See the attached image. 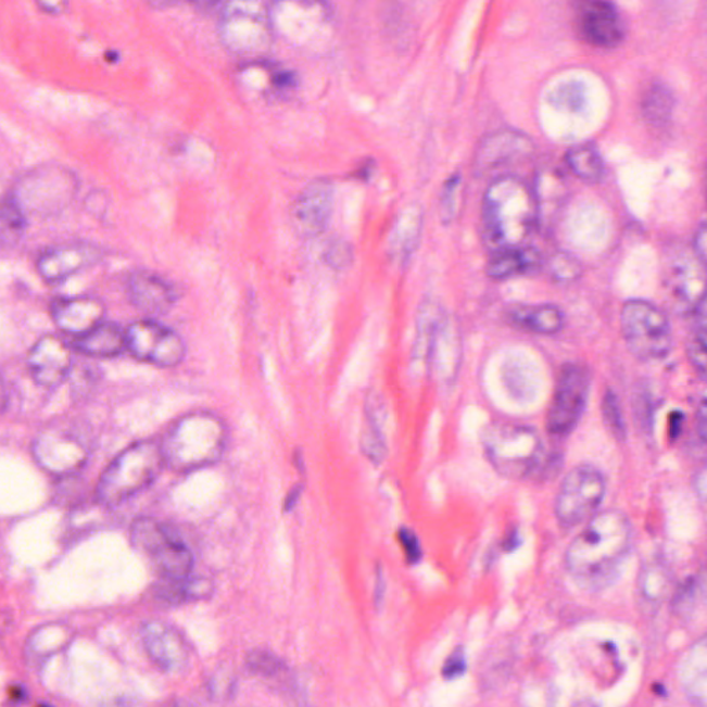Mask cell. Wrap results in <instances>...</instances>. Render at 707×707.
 <instances>
[{"instance_id": "cell-1", "label": "cell", "mask_w": 707, "mask_h": 707, "mask_svg": "<svg viewBox=\"0 0 707 707\" xmlns=\"http://www.w3.org/2000/svg\"><path fill=\"white\" fill-rule=\"evenodd\" d=\"M633 527L619 510H605L590 518L566 552L567 571L586 588L607 584L617 575L632 548Z\"/></svg>"}, {"instance_id": "cell-2", "label": "cell", "mask_w": 707, "mask_h": 707, "mask_svg": "<svg viewBox=\"0 0 707 707\" xmlns=\"http://www.w3.org/2000/svg\"><path fill=\"white\" fill-rule=\"evenodd\" d=\"M539 223L535 191L517 176H501L487 188L482 224L493 253L526 245Z\"/></svg>"}, {"instance_id": "cell-3", "label": "cell", "mask_w": 707, "mask_h": 707, "mask_svg": "<svg viewBox=\"0 0 707 707\" xmlns=\"http://www.w3.org/2000/svg\"><path fill=\"white\" fill-rule=\"evenodd\" d=\"M227 426L211 412H191L179 417L161 442L165 467L192 472L216 465L226 452Z\"/></svg>"}, {"instance_id": "cell-4", "label": "cell", "mask_w": 707, "mask_h": 707, "mask_svg": "<svg viewBox=\"0 0 707 707\" xmlns=\"http://www.w3.org/2000/svg\"><path fill=\"white\" fill-rule=\"evenodd\" d=\"M460 354V334L454 319L439 303L426 300L417 314L412 365L434 375L440 383L450 384L459 373Z\"/></svg>"}, {"instance_id": "cell-5", "label": "cell", "mask_w": 707, "mask_h": 707, "mask_svg": "<svg viewBox=\"0 0 707 707\" xmlns=\"http://www.w3.org/2000/svg\"><path fill=\"white\" fill-rule=\"evenodd\" d=\"M164 469L161 444L152 440L136 442L110 463L100 477L96 495L101 505H122L154 484Z\"/></svg>"}, {"instance_id": "cell-6", "label": "cell", "mask_w": 707, "mask_h": 707, "mask_svg": "<svg viewBox=\"0 0 707 707\" xmlns=\"http://www.w3.org/2000/svg\"><path fill=\"white\" fill-rule=\"evenodd\" d=\"M78 190V177L68 167L43 165L20 177L7 200L25 223L46 220L70 206Z\"/></svg>"}, {"instance_id": "cell-7", "label": "cell", "mask_w": 707, "mask_h": 707, "mask_svg": "<svg viewBox=\"0 0 707 707\" xmlns=\"http://www.w3.org/2000/svg\"><path fill=\"white\" fill-rule=\"evenodd\" d=\"M481 442L492 469L506 480H523L541 466L544 446L535 427L491 425L482 432Z\"/></svg>"}, {"instance_id": "cell-8", "label": "cell", "mask_w": 707, "mask_h": 707, "mask_svg": "<svg viewBox=\"0 0 707 707\" xmlns=\"http://www.w3.org/2000/svg\"><path fill=\"white\" fill-rule=\"evenodd\" d=\"M218 37L231 53L242 58H263L273 48L272 4L241 0L224 4L218 20Z\"/></svg>"}, {"instance_id": "cell-9", "label": "cell", "mask_w": 707, "mask_h": 707, "mask_svg": "<svg viewBox=\"0 0 707 707\" xmlns=\"http://www.w3.org/2000/svg\"><path fill=\"white\" fill-rule=\"evenodd\" d=\"M620 330L630 353L643 363L662 361L673 349V329L668 315L647 300L633 299L623 304Z\"/></svg>"}, {"instance_id": "cell-10", "label": "cell", "mask_w": 707, "mask_h": 707, "mask_svg": "<svg viewBox=\"0 0 707 707\" xmlns=\"http://www.w3.org/2000/svg\"><path fill=\"white\" fill-rule=\"evenodd\" d=\"M607 493V478L596 466L579 465L567 472L554 501V516L563 529H573L596 516Z\"/></svg>"}, {"instance_id": "cell-11", "label": "cell", "mask_w": 707, "mask_h": 707, "mask_svg": "<svg viewBox=\"0 0 707 707\" xmlns=\"http://www.w3.org/2000/svg\"><path fill=\"white\" fill-rule=\"evenodd\" d=\"M35 460L50 475L65 477L83 469L90 455L88 432L73 421H55L35 437Z\"/></svg>"}, {"instance_id": "cell-12", "label": "cell", "mask_w": 707, "mask_h": 707, "mask_svg": "<svg viewBox=\"0 0 707 707\" xmlns=\"http://www.w3.org/2000/svg\"><path fill=\"white\" fill-rule=\"evenodd\" d=\"M272 17L276 34L296 48L317 49L333 35V10L327 3H273Z\"/></svg>"}, {"instance_id": "cell-13", "label": "cell", "mask_w": 707, "mask_h": 707, "mask_svg": "<svg viewBox=\"0 0 707 707\" xmlns=\"http://www.w3.org/2000/svg\"><path fill=\"white\" fill-rule=\"evenodd\" d=\"M592 373L582 363H568L559 370L546 429L554 439H567L577 429L586 411Z\"/></svg>"}, {"instance_id": "cell-14", "label": "cell", "mask_w": 707, "mask_h": 707, "mask_svg": "<svg viewBox=\"0 0 707 707\" xmlns=\"http://www.w3.org/2000/svg\"><path fill=\"white\" fill-rule=\"evenodd\" d=\"M127 351L142 363L175 368L186 358L187 345L176 330L154 319H140L126 329Z\"/></svg>"}, {"instance_id": "cell-15", "label": "cell", "mask_w": 707, "mask_h": 707, "mask_svg": "<svg viewBox=\"0 0 707 707\" xmlns=\"http://www.w3.org/2000/svg\"><path fill=\"white\" fill-rule=\"evenodd\" d=\"M664 291L676 313L693 315L706 302L704 263L694 253L676 254L665 268Z\"/></svg>"}, {"instance_id": "cell-16", "label": "cell", "mask_w": 707, "mask_h": 707, "mask_svg": "<svg viewBox=\"0 0 707 707\" xmlns=\"http://www.w3.org/2000/svg\"><path fill=\"white\" fill-rule=\"evenodd\" d=\"M334 187L329 179H317L303 188L292 206L294 230L314 238L327 230L333 212Z\"/></svg>"}, {"instance_id": "cell-17", "label": "cell", "mask_w": 707, "mask_h": 707, "mask_svg": "<svg viewBox=\"0 0 707 707\" xmlns=\"http://www.w3.org/2000/svg\"><path fill=\"white\" fill-rule=\"evenodd\" d=\"M103 251L94 243L70 242L46 249L37 258V272L48 282L64 281L83 269L94 266Z\"/></svg>"}, {"instance_id": "cell-18", "label": "cell", "mask_w": 707, "mask_h": 707, "mask_svg": "<svg viewBox=\"0 0 707 707\" xmlns=\"http://www.w3.org/2000/svg\"><path fill=\"white\" fill-rule=\"evenodd\" d=\"M141 640L152 662L166 673H180L190 660V649L185 637L161 620H150L142 624Z\"/></svg>"}, {"instance_id": "cell-19", "label": "cell", "mask_w": 707, "mask_h": 707, "mask_svg": "<svg viewBox=\"0 0 707 707\" xmlns=\"http://www.w3.org/2000/svg\"><path fill=\"white\" fill-rule=\"evenodd\" d=\"M30 375L43 388H58L73 368V351L54 334L40 338L28 354Z\"/></svg>"}, {"instance_id": "cell-20", "label": "cell", "mask_w": 707, "mask_h": 707, "mask_svg": "<svg viewBox=\"0 0 707 707\" xmlns=\"http://www.w3.org/2000/svg\"><path fill=\"white\" fill-rule=\"evenodd\" d=\"M535 146L521 131L505 129L485 137L476 152V171L480 175L501 169L532 156Z\"/></svg>"}, {"instance_id": "cell-21", "label": "cell", "mask_w": 707, "mask_h": 707, "mask_svg": "<svg viewBox=\"0 0 707 707\" xmlns=\"http://www.w3.org/2000/svg\"><path fill=\"white\" fill-rule=\"evenodd\" d=\"M127 293L135 307L149 315L169 313L180 299L175 283L147 269L131 274L127 281Z\"/></svg>"}, {"instance_id": "cell-22", "label": "cell", "mask_w": 707, "mask_h": 707, "mask_svg": "<svg viewBox=\"0 0 707 707\" xmlns=\"http://www.w3.org/2000/svg\"><path fill=\"white\" fill-rule=\"evenodd\" d=\"M105 304L93 296L59 298L52 304V317L63 332L80 338L104 323Z\"/></svg>"}, {"instance_id": "cell-23", "label": "cell", "mask_w": 707, "mask_h": 707, "mask_svg": "<svg viewBox=\"0 0 707 707\" xmlns=\"http://www.w3.org/2000/svg\"><path fill=\"white\" fill-rule=\"evenodd\" d=\"M584 38L598 48H617L624 38V24L617 7L609 2H589L581 13Z\"/></svg>"}, {"instance_id": "cell-24", "label": "cell", "mask_w": 707, "mask_h": 707, "mask_svg": "<svg viewBox=\"0 0 707 707\" xmlns=\"http://www.w3.org/2000/svg\"><path fill=\"white\" fill-rule=\"evenodd\" d=\"M507 318L514 327L544 336L561 332L566 325V315L554 304L516 305L508 310Z\"/></svg>"}, {"instance_id": "cell-25", "label": "cell", "mask_w": 707, "mask_h": 707, "mask_svg": "<svg viewBox=\"0 0 707 707\" xmlns=\"http://www.w3.org/2000/svg\"><path fill=\"white\" fill-rule=\"evenodd\" d=\"M149 557L166 581H180L191 577L194 568V554L175 531Z\"/></svg>"}, {"instance_id": "cell-26", "label": "cell", "mask_w": 707, "mask_h": 707, "mask_svg": "<svg viewBox=\"0 0 707 707\" xmlns=\"http://www.w3.org/2000/svg\"><path fill=\"white\" fill-rule=\"evenodd\" d=\"M542 267V253L533 247H518L496 252L487 266L488 277L507 279L528 276Z\"/></svg>"}, {"instance_id": "cell-27", "label": "cell", "mask_w": 707, "mask_h": 707, "mask_svg": "<svg viewBox=\"0 0 707 707\" xmlns=\"http://www.w3.org/2000/svg\"><path fill=\"white\" fill-rule=\"evenodd\" d=\"M76 349L85 355L94 358L118 357L127 350L126 330L118 324L101 323L90 332L76 338Z\"/></svg>"}, {"instance_id": "cell-28", "label": "cell", "mask_w": 707, "mask_h": 707, "mask_svg": "<svg viewBox=\"0 0 707 707\" xmlns=\"http://www.w3.org/2000/svg\"><path fill=\"white\" fill-rule=\"evenodd\" d=\"M421 224H424V215H421L420 207L409 206L401 212L394 224L393 231H391L389 242L390 256L394 261L401 264L409 261L417 242H419Z\"/></svg>"}, {"instance_id": "cell-29", "label": "cell", "mask_w": 707, "mask_h": 707, "mask_svg": "<svg viewBox=\"0 0 707 707\" xmlns=\"http://www.w3.org/2000/svg\"><path fill=\"white\" fill-rule=\"evenodd\" d=\"M706 641L700 640L689 651L680 670L681 683H683L686 694L699 707L706 706Z\"/></svg>"}, {"instance_id": "cell-30", "label": "cell", "mask_w": 707, "mask_h": 707, "mask_svg": "<svg viewBox=\"0 0 707 707\" xmlns=\"http://www.w3.org/2000/svg\"><path fill=\"white\" fill-rule=\"evenodd\" d=\"M361 451L370 462L381 463L388 454L383 434V416L381 406H376L374 395L366 403V424L359 439Z\"/></svg>"}, {"instance_id": "cell-31", "label": "cell", "mask_w": 707, "mask_h": 707, "mask_svg": "<svg viewBox=\"0 0 707 707\" xmlns=\"http://www.w3.org/2000/svg\"><path fill=\"white\" fill-rule=\"evenodd\" d=\"M671 588V573L664 559L651 558L640 571L639 592L643 602L658 605Z\"/></svg>"}, {"instance_id": "cell-32", "label": "cell", "mask_w": 707, "mask_h": 707, "mask_svg": "<svg viewBox=\"0 0 707 707\" xmlns=\"http://www.w3.org/2000/svg\"><path fill=\"white\" fill-rule=\"evenodd\" d=\"M213 593V583L206 578L180 579L157 584L156 597L167 604H186L205 599Z\"/></svg>"}, {"instance_id": "cell-33", "label": "cell", "mask_w": 707, "mask_h": 707, "mask_svg": "<svg viewBox=\"0 0 707 707\" xmlns=\"http://www.w3.org/2000/svg\"><path fill=\"white\" fill-rule=\"evenodd\" d=\"M566 161L575 175L584 181H597L604 175V161L596 146L583 142L567 152Z\"/></svg>"}, {"instance_id": "cell-34", "label": "cell", "mask_w": 707, "mask_h": 707, "mask_svg": "<svg viewBox=\"0 0 707 707\" xmlns=\"http://www.w3.org/2000/svg\"><path fill=\"white\" fill-rule=\"evenodd\" d=\"M694 325L686 343V357L702 379L706 378V302L693 314Z\"/></svg>"}, {"instance_id": "cell-35", "label": "cell", "mask_w": 707, "mask_h": 707, "mask_svg": "<svg viewBox=\"0 0 707 707\" xmlns=\"http://www.w3.org/2000/svg\"><path fill=\"white\" fill-rule=\"evenodd\" d=\"M674 99L664 85H653L644 96L643 111L651 124L664 125L670 119Z\"/></svg>"}, {"instance_id": "cell-36", "label": "cell", "mask_w": 707, "mask_h": 707, "mask_svg": "<svg viewBox=\"0 0 707 707\" xmlns=\"http://www.w3.org/2000/svg\"><path fill=\"white\" fill-rule=\"evenodd\" d=\"M602 416L605 429L615 440L622 442L628 437V427H626L622 406H620L618 395L613 390L604 393L602 401Z\"/></svg>"}, {"instance_id": "cell-37", "label": "cell", "mask_w": 707, "mask_h": 707, "mask_svg": "<svg viewBox=\"0 0 707 707\" xmlns=\"http://www.w3.org/2000/svg\"><path fill=\"white\" fill-rule=\"evenodd\" d=\"M460 181V175H457L456 173V175L451 176L450 179L445 181L444 188H442L440 209L442 222L445 224L454 220Z\"/></svg>"}, {"instance_id": "cell-38", "label": "cell", "mask_w": 707, "mask_h": 707, "mask_svg": "<svg viewBox=\"0 0 707 707\" xmlns=\"http://www.w3.org/2000/svg\"><path fill=\"white\" fill-rule=\"evenodd\" d=\"M552 276L559 282H571L581 276V266L568 254L558 253L551 263Z\"/></svg>"}, {"instance_id": "cell-39", "label": "cell", "mask_w": 707, "mask_h": 707, "mask_svg": "<svg viewBox=\"0 0 707 707\" xmlns=\"http://www.w3.org/2000/svg\"><path fill=\"white\" fill-rule=\"evenodd\" d=\"M325 254H327L329 266L334 268H345L350 266L351 258H353V251H351L350 243L339 238L329 242L327 253Z\"/></svg>"}, {"instance_id": "cell-40", "label": "cell", "mask_w": 707, "mask_h": 707, "mask_svg": "<svg viewBox=\"0 0 707 707\" xmlns=\"http://www.w3.org/2000/svg\"><path fill=\"white\" fill-rule=\"evenodd\" d=\"M399 539L401 546L404 548L406 559L411 564L419 563L424 553H421V544L416 533L412 529L403 527L400 529Z\"/></svg>"}, {"instance_id": "cell-41", "label": "cell", "mask_w": 707, "mask_h": 707, "mask_svg": "<svg viewBox=\"0 0 707 707\" xmlns=\"http://www.w3.org/2000/svg\"><path fill=\"white\" fill-rule=\"evenodd\" d=\"M698 579H696V581L695 579H690L689 582L680 588L678 596H676V608H678L680 613L685 614L686 610L695 604V599L698 598Z\"/></svg>"}, {"instance_id": "cell-42", "label": "cell", "mask_w": 707, "mask_h": 707, "mask_svg": "<svg viewBox=\"0 0 707 707\" xmlns=\"http://www.w3.org/2000/svg\"><path fill=\"white\" fill-rule=\"evenodd\" d=\"M466 671V658L463 651L457 649L454 654L447 658L444 669H442V674L445 679H456L465 674Z\"/></svg>"}, {"instance_id": "cell-43", "label": "cell", "mask_w": 707, "mask_h": 707, "mask_svg": "<svg viewBox=\"0 0 707 707\" xmlns=\"http://www.w3.org/2000/svg\"><path fill=\"white\" fill-rule=\"evenodd\" d=\"M694 254L698 257V261L706 263V224L705 222L700 223L698 230H696L694 238Z\"/></svg>"}, {"instance_id": "cell-44", "label": "cell", "mask_w": 707, "mask_h": 707, "mask_svg": "<svg viewBox=\"0 0 707 707\" xmlns=\"http://www.w3.org/2000/svg\"><path fill=\"white\" fill-rule=\"evenodd\" d=\"M685 417L681 412H673L670 416V439L676 440L679 439L681 430H683V425H684Z\"/></svg>"}, {"instance_id": "cell-45", "label": "cell", "mask_w": 707, "mask_h": 707, "mask_svg": "<svg viewBox=\"0 0 707 707\" xmlns=\"http://www.w3.org/2000/svg\"><path fill=\"white\" fill-rule=\"evenodd\" d=\"M38 8L45 13L60 14L64 13L65 9H68V3L61 2V0H54V2H50V0H43V2H38Z\"/></svg>"}, {"instance_id": "cell-46", "label": "cell", "mask_w": 707, "mask_h": 707, "mask_svg": "<svg viewBox=\"0 0 707 707\" xmlns=\"http://www.w3.org/2000/svg\"><path fill=\"white\" fill-rule=\"evenodd\" d=\"M696 431H698L699 439L705 442L706 440V401H700L699 409L696 412Z\"/></svg>"}, {"instance_id": "cell-47", "label": "cell", "mask_w": 707, "mask_h": 707, "mask_svg": "<svg viewBox=\"0 0 707 707\" xmlns=\"http://www.w3.org/2000/svg\"><path fill=\"white\" fill-rule=\"evenodd\" d=\"M302 491L303 488L302 485L294 487L291 492H289V495L287 496V500H285V505H283V510L285 512H291L293 510L294 507L298 506V503L300 501V496H302Z\"/></svg>"}, {"instance_id": "cell-48", "label": "cell", "mask_w": 707, "mask_h": 707, "mask_svg": "<svg viewBox=\"0 0 707 707\" xmlns=\"http://www.w3.org/2000/svg\"><path fill=\"white\" fill-rule=\"evenodd\" d=\"M695 487H696V493L700 496L702 501H705V493H706V475L705 470H702L696 475V480H695Z\"/></svg>"}, {"instance_id": "cell-49", "label": "cell", "mask_w": 707, "mask_h": 707, "mask_svg": "<svg viewBox=\"0 0 707 707\" xmlns=\"http://www.w3.org/2000/svg\"><path fill=\"white\" fill-rule=\"evenodd\" d=\"M160 707H191V706L188 705L187 702L171 700V702H166V704H164V705H162Z\"/></svg>"}, {"instance_id": "cell-50", "label": "cell", "mask_w": 707, "mask_h": 707, "mask_svg": "<svg viewBox=\"0 0 707 707\" xmlns=\"http://www.w3.org/2000/svg\"><path fill=\"white\" fill-rule=\"evenodd\" d=\"M3 395V384H2V379H0V399H2Z\"/></svg>"}]
</instances>
